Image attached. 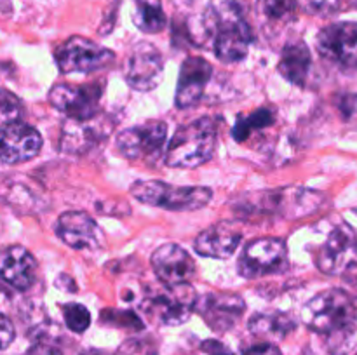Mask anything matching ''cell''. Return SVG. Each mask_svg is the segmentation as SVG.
I'll return each instance as SVG.
<instances>
[{
	"label": "cell",
	"instance_id": "cell-9",
	"mask_svg": "<svg viewBox=\"0 0 357 355\" xmlns=\"http://www.w3.org/2000/svg\"><path fill=\"white\" fill-rule=\"evenodd\" d=\"M321 58L344 68H357V23L342 21L323 28L317 35Z\"/></svg>",
	"mask_w": 357,
	"mask_h": 355
},
{
	"label": "cell",
	"instance_id": "cell-19",
	"mask_svg": "<svg viewBox=\"0 0 357 355\" xmlns=\"http://www.w3.org/2000/svg\"><path fill=\"white\" fill-rule=\"evenodd\" d=\"M37 275V261L30 251L21 246H10L0 253V281L17 291L31 287Z\"/></svg>",
	"mask_w": 357,
	"mask_h": 355
},
{
	"label": "cell",
	"instance_id": "cell-4",
	"mask_svg": "<svg viewBox=\"0 0 357 355\" xmlns=\"http://www.w3.org/2000/svg\"><path fill=\"white\" fill-rule=\"evenodd\" d=\"M216 31L215 54L223 63H239L248 56L253 35L244 21L239 3L232 0H222L215 9Z\"/></svg>",
	"mask_w": 357,
	"mask_h": 355
},
{
	"label": "cell",
	"instance_id": "cell-33",
	"mask_svg": "<svg viewBox=\"0 0 357 355\" xmlns=\"http://www.w3.org/2000/svg\"><path fill=\"white\" fill-rule=\"evenodd\" d=\"M243 355H282V354L275 345L261 343V345H255V347L248 348Z\"/></svg>",
	"mask_w": 357,
	"mask_h": 355
},
{
	"label": "cell",
	"instance_id": "cell-36",
	"mask_svg": "<svg viewBox=\"0 0 357 355\" xmlns=\"http://www.w3.org/2000/svg\"><path fill=\"white\" fill-rule=\"evenodd\" d=\"M356 212H357V209H356Z\"/></svg>",
	"mask_w": 357,
	"mask_h": 355
},
{
	"label": "cell",
	"instance_id": "cell-11",
	"mask_svg": "<svg viewBox=\"0 0 357 355\" xmlns=\"http://www.w3.org/2000/svg\"><path fill=\"white\" fill-rule=\"evenodd\" d=\"M195 299L197 294L188 284L171 285L146 301L145 308L164 326H181L190 319Z\"/></svg>",
	"mask_w": 357,
	"mask_h": 355
},
{
	"label": "cell",
	"instance_id": "cell-10",
	"mask_svg": "<svg viewBox=\"0 0 357 355\" xmlns=\"http://www.w3.org/2000/svg\"><path fill=\"white\" fill-rule=\"evenodd\" d=\"M164 75V58L150 42H139L132 47L126 65V80L136 90L155 89Z\"/></svg>",
	"mask_w": 357,
	"mask_h": 355
},
{
	"label": "cell",
	"instance_id": "cell-32",
	"mask_svg": "<svg viewBox=\"0 0 357 355\" xmlns=\"http://www.w3.org/2000/svg\"><path fill=\"white\" fill-rule=\"evenodd\" d=\"M202 352H206L208 355H236L230 348H227L225 345L220 343L216 340H208L201 345Z\"/></svg>",
	"mask_w": 357,
	"mask_h": 355
},
{
	"label": "cell",
	"instance_id": "cell-26",
	"mask_svg": "<svg viewBox=\"0 0 357 355\" xmlns=\"http://www.w3.org/2000/svg\"><path fill=\"white\" fill-rule=\"evenodd\" d=\"M272 124H274V111L267 110V108H260V110L253 111L241 122H237L236 127L232 129V136L236 141H244L251 134V131L268 127Z\"/></svg>",
	"mask_w": 357,
	"mask_h": 355
},
{
	"label": "cell",
	"instance_id": "cell-1",
	"mask_svg": "<svg viewBox=\"0 0 357 355\" xmlns=\"http://www.w3.org/2000/svg\"><path fill=\"white\" fill-rule=\"evenodd\" d=\"M218 131L213 118L201 117L176 129L167 145L164 162L178 169H192L211 160Z\"/></svg>",
	"mask_w": 357,
	"mask_h": 355
},
{
	"label": "cell",
	"instance_id": "cell-31",
	"mask_svg": "<svg viewBox=\"0 0 357 355\" xmlns=\"http://www.w3.org/2000/svg\"><path fill=\"white\" fill-rule=\"evenodd\" d=\"M14 326L10 324V320H7L6 317H0V350H6L10 343L14 341Z\"/></svg>",
	"mask_w": 357,
	"mask_h": 355
},
{
	"label": "cell",
	"instance_id": "cell-20",
	"mask_svg": "<svg viewBox=\"0 0 357 355\" xmlns=\"http://www.w3.org/2000/svg\"><path fill=\"white\" fill-rule=\"evenodd\" d=\"M241 232L230 223H216L201 232L195 239V253L215 260H227L239 247Z\"/></svg>",
	"mask_w": 357,
	"mask_h": 355
},
{
	"label": "cell",
	"instance_id": "cell-6",
	"mask_svg": "<svg viewBox=\"0 0 357 355\" xmlns=\"http://www.w3.org/2000/svg\"><path fill=\"white\" fill-rule=\"evenodd\" d=\"M54 59L63 73H91L110 66L115 54L86 37H70L58 45Z\"/></svg>",
	"mask_w": 357,
	"mask_h": 355
},
{
	"label": "cell",
	"instance_id": "cell-27",
	"mask_svg": "<svg viewBox=\"0 0 357 355\" xmlns=\"http://www.w3.org/2000/svg\"><path fill=\"white\" fill-rule=\"evenodd\" d=\"M63 317H65V324L72 333H84L87 327L91 326V313L80 303H66L63 306Z\"/></svg>",
	"mask_w": 357,
	"mask_h": 355
},
{
	"label": "cell",
	"instance_id": "cell-2",
	"mask_svg": "<svg viewBox=\"0 0 357 355\" xmlns=\"http://www.w3.org/2000/svg\"><path fill=\"white\" fill-rule=\"evenodd\" d=\"M302 317L305 326L316 333L349 331L357 326V298L342 289H328L303 306Z\"/></svg>",
	"mask_w": 357,
	"mask_h": 355
},
{
	"label": "cell",
	"instance_id": "cell-24",
	"mask_svg": "<svg viewBox=\"0 0 357 355\" xmlns=\"http://www.w3.org/2000/svg\"><path fill=\"white\" fill-rule=\"evenodd\" d=\"M132 21L143 33H159L166 26V14L160 0H135Z\"/></svg>",
	"mask_w": 357,
	"mask_h": 355
},
{
	"label": "cell",
	"instance_id": "cell-13",
	"mask_svg": "<svg viewBox=\"0 0 357 355\" xmlns=\"http://www.w3.org/2000/svg\"><path fill=\"white\" fill-rule=\"evenodd\" d=\"M194 310L213 331L227 333L239 322L246 310V303L232 292H208L195 299Z\"/></svg>",
	"mask_w": 357,
	"mask_h": 355
},
{
	"label": "cell",
	"instance_id": "cell-5",
	"mask_svg": "<svg viewBox=\"0 0 357 355\" xmlns=\"http://www.w3.org/2000/svg\"><path fill=\"white\" fill-rule=\"evenodd\" d=\"M323 200L324 197L319 191L291 187L251 195L246 198V204L239 207L246 212H272L284 218H302L316 212Z\"/></svg>",
	"mask_w": 357,
	"mask_h": 355
},
{
	"label": "cell",
	"instance_id": "cell-7",
	"mask_svg": "<svg viewBox=\"0 0 357 355\" xmlns=\"http://www.w3.org/2000/svg\"><path fill=\"white\" fill-rule=\"evenodd\" d=\"M286 268H288L286 244L274 237H264L248 244L237 263V270L246 278L281 274Z\"/></svg>",
	"mask_w": 357,
	"mask_h": 355
},
{
	"label": "cell",
	"instance_id": "cell-30",
	"mask_svg": "<svg viewBox=\"0 0 357 355\" xmlns=\"http://www.w3.org/2000/svg\"><path fill=\"white\" fill-rule=\"evenodd\" d=\"M337 110L345 122L357 120V94H340L337 97Z\"/></svg>",
	"mask_w": 357,
	"mask_h": 355
},
{
	"label": "cell",
	"instance_id": "cell-34",
	"mask_svg": "<svg viewBox=\"0 0 357 355\" xmlns=\"http://www.w3.org/2000/svg\"><path fill=\"white\" fill-rule=\"evenodd\" d=\"M24 355H63V354L58 347H54V345L35 343Z\"/></svg>",
	"mask_w": 357,
	"mask_h": 355
},
{
	"label": "cell",
	"instance_id": "cell-22",
	"mask_svg": "<svg viewBox=\"0 0 357 355\" xmlns=\"http://www.w3.org/2000/svg\"><path fill=\"white\" fill-rule=\"evenodd\" d=\"M310 66H312V56L305 42L295 40L284 45L278 70L288 82L303 86L309 77Z\"/></svg>",
	"mask_w": 357,
	"mask_h": 355
},
{
	"label": "cell",
	"instance_id": "cell-18",
	"mask_svg": "<svg viewBox=\"0 0 357 355\" xmlns=\"http://www.w3.org/2000/svg\"><path fill=\"white\" fill-rule=\"evenodd\" d=\"M213 75V66L201 56H190L180 68L176 87V106L190 108L201 101L206 86Z\"/></svg>",
	"mask_w": 357,
	"mask_h": 355
},
{
	"label": "cell",
	"instance_id": "cell-23",
	"mask_svg": "<svg viewBox=\"0 0 357 355\" xmlns=\"http://www.w3.org/2000/svg\"><path fill=\"white\" fill-rule=\"evenodd\" d=\"M251 334L258 338H267V340H282L286 334L295 329V320L286 313L272 312V313H257L250 320Z\"/></svg>",
	"mask_w": 357,
	"mask_h": 355
},
{
	"label": "cell",
	"instance_id": "cell-21",
	"mask_svg": "<svg viewBox=\"0 0 357 355\" xmlns=\"http://www.w3.org/2000/svg\"><path fill=\"white\" fill-rule=\"evenodd\" d=\"M96 117V115H94ZM94 117L86 118V120H77V118H68V122L63 127L61 136V150L68 153L86 152L93 145H96L100 139L110 132V125L105 120H96Z\"/></svg>",
	"mask_w": 357,
	"mask_h": 355
},
{
	"label": "cell",
	"instance_id": "cell-16",
	"mask_svg": "<svg viewBox=\"0 0 357 355\" xmlns=\"http://www.w3.org/2000/svg\"><path fill=\"white\" fill-rule=\"evenodd\" d=\"M152 267L164 285L188 284L195 274V261L178 244H164L152 254Z\"/></svg>",
	"mask_w": 357,
	"mask_h": 355
},
{
	"label": "cell",
	"instance_id": "cell-8",
	"mask_svg": "<svg viewBox=\"0 0 357 355\" xmlns=\"http://www.w3.org/2000/svg\"><path fill=\"white\" fill-rule=\"evenodd\" d=\"M316 265L326 275H344L357 267V235L347 223L335 226L321 246Z\"/></svg>",
	"mask_w": 357,
	"mask_h": 355
},
{
	"label": "cell",
	"instance_id": "cell-29",
	"mask_svg": "<svg viewBox=\"0 0 357 355\" xmlns=\"http://www.w3.org/2000/svg\"><path fill=\"white\" fill-rule=\"evenodd\" d=\"M342 3L344 0H296V6L312 16H330L340 9Z\"/></svg>",
	"mask_w": 357,
	"mask_h": 355
},
{
	"label": "cell",
	"instance_id": "cell-17",
	"mask_svg": "<svg viewBox=\"0 0 357 355\" xmlns=\"http://www.w3.org/2000/svg\"><path fill=\"white\" fill-rule=\"evenodd\" d=\"M56 233L75 251L96 249L103 242V232L98 223L82 211L63 212L56 223Z\"/></svg>",
	"mask_w": 357,
	"mask_h": 355
},
{
	"label": "cell",
	"instance_id": "cell-12",
	"mask_svg": "<svg viewBox=\"0 0 357 355\" xmlns=\"http://www.w3.org/2000/svg\"><path fill=\"white\" fill-rule=\"evenodd\" d=\"M167 136V125L160 120L143 122L142 125L122 131L115 139L119 153L129 160L157 155Z\"/></svg>",
	"mask_w": 357,
	"mask_h": 355
},
{
	"label": "cell",
	"instance_id": "cell-15",
	"mask_svg": "<svg viewBox=\"0 0 357 355\" xmlns=\"http://www.w3.org/2000/svg\"><path fill=\"white\" fill-rule=\"evenodd\" d=\"M42 148V136L37 129L23 122L0 127V164H21L38 155Z\"/></svg>",
	"mask_w": 357,
	"mask_h": 355
},
{
	"label": "cell",
	"instance_id": "cell-14",
	"mask_svg": "<svg viewBox=\"0 0 357 355\" xmlns=\"http://www.w3.org/2000/svg\"><path fill=\"white\" fill-rule=\"evenodd\" d=\"M101 97L100 86H72L58 84L49 90V101L52 106L68 118L86 120L96 115L98 101Z\"/></svg>",
	"mask_w": 357,
	"mask_h": 355
},
{
	"label": "cell",
	"instance_id": "cell-3",
	"mask_svg": "<svg viewBox=\"0 0 357 355\" xmlns=\"http://www.w3.org/2000/svg\"><path fill=\"white\" fill-rule=\"evenodd\" d=\"M131 195L143 204L169 211H197L211 202L213 191L206 187H174L157 180L136 181L131 184Z\"/></svg>",
	"mask_w": 357,
	"mask_h": 355
},
{
	"label": "cell",
	"instance_id": "cell-35",
	"mask_svg": "<svg viewBox=\"0 0 357 355\" xmlns=\"http://www.w3.org/2000/svg\"><path fill=\"white\" fill-rule=\"evenodd\" d=\"M9 305H10V294L6 291V287L0 284V313L7 312Z\"/></svg>",
	"mask_w": 357,
	"mask_h": 355
},
{
	"label": "cell",
	"instance_id": "cell-25",
	"mask_svg": "<svg viewBox=\"0 0 357 355\" xmlns=\"http://www.w3.org/2000/svg\"><path fill=\"white\" fill-rule=\"evenodd\" d=\"M296 0H258L257 13L271 23H286L295 16Z\"/></svg>",
	"mask_w": 357,
	"mask_h": 355
},
{
	"label": "cell",
	"instance_id": "cell-28",
	"mask_svg": "<svg viewBox=\"0 0 357 355\" xmlns=\"http://www.w3.org/2000/svg\"><path fill=\"white\" fill-rule=\"evenodd\" d=\"M21 113H23V106H21L20 97L14 96L9 90L0 89V127L17 122Z\"/></svg>",
	"mask_w": 357,
	"mask_h": 355
}]
</instances>
